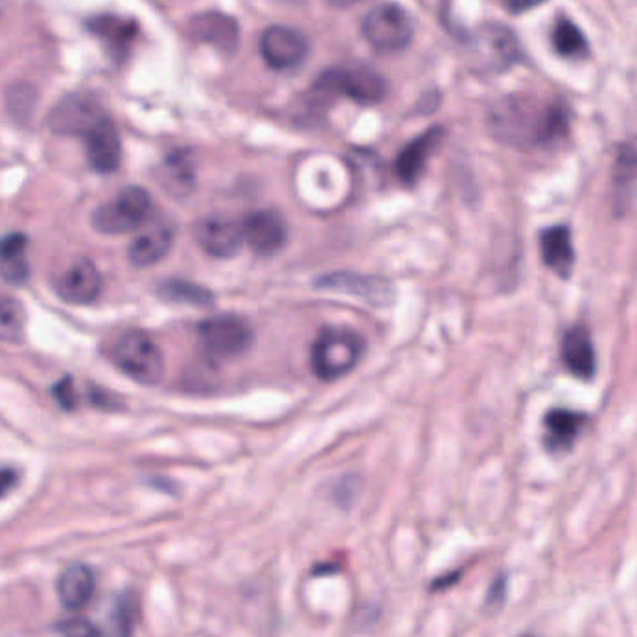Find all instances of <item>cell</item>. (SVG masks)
Instances as JSON below:
<instances>
[{"label":"cell","instance_id":"30","mask_svg":"<svg viewBox=\"0 0 637 637\" xmlns=\"http://www.w3.org/2000/svg\"><path fill=\"white\" fill-rule=\"evenodd\" d=\"M36 100H38V92H36L34 87L23 83V81L13 83L7 90L8 112L18 122H27L30 119V114L34 111Z\"/></svg>","mask_w":637,"mask_h":637},{"label":"cell","instance_id":"10","mask_svg":"<svg viewBox=\"0 0 637 637\" xmlns=\"http://www.w3.org/2000/svg\"><path fill=\"white\" fill-rule=\"evenodd\" d=\"M314 286L338 294L354 295L363 302L382 307L395 300V286L390 279L363 275L357 272H331L316 279Z\"/></svg>","mask_w":637,"mask_h":637},{"label":"cell","instance_id":"3","mask_svg":"<svg viewBox=\"0 0 637 637\" xmlns=\"http://www.w3.org/2000/svg\"><path fill=\"white\" fill-rule=\"evenodd\" d=\"M387 94V83L378 71L368 65L354 64L333 68L320 75L311 89V100L318 105L330 103L333 98H348L360 105H376Z\"/></svg>","mask_w":637,"mask_h":637},{"label":"cell","instance_id":"8","mask_svg":"<svg viewBox=\"0 0 637 637\" xmlns=\"http://www.w3.org/2000/svg\"><path fill=\"white\" fill-rule=\"evenodd\" d=\"M107 117L109 114L95 95L89 92H71L49 112L48 128L57 135L83 139Z\"/></svg>","mask_w":637,"mask_h":637},{"label":"cell","instance_id":"12","mask_svg":"<svg viewBox=\"0 0 637 637\" xmlns=\"http://www.w3.org/2000/svg\"><path fill=\"white\" fill-rule=\"evenodd\" d=\"M473 54L484 70L503 71L519 57V46L510 30L502 24H486L472 38Z\"/></svg>","mask_w":637,"mask_h":637},{"label":"cell","instance_id":"13","mask_svg":"<svg viewBox=\"0 0 637 637\" xmlns=\"http://www.w3.org/2000/svg\"><path fill=\"white\" fill-rule=\"evenodd\" d=\"M242 232L243 243L260 256H273L289 242V224L273 210H259L247 215L243 219Z\"/></svg>","mask_w":637,"mask_h":637},{"label":"cell","instance_id":"19","mask_svg":"<svg viewBox=\"0 0 637 637\" xmlns=\"http://www.w3.org/2000/svg\"><path fill=\"white\" fill-rule=\"evenodd\" d=\"M560 360L567 366V371L582 382H590L595 378V344L585 325L576 324L565 331L563 341H560Z\"/></svg>","mask_w":637,"mask_h":637},{"label":"cell","instance_id":"32","mask_svg":"<svg viewBox=\"0 0 637 637\" xmlns=\"http://www.w3.org/2000/svg\"><path fill=\"white\" fill-rule=\"evenodd\" d=\"M54 401L59 402L60 407H64L65 412H71L78 406V393H75V387H73V382H71L70 376L57 382L53 387Z\"/></svg>","mask_w":637,"mask_h":637},{"label":"cell","instance_id":"34","mask_svg":"<svg viewBox=\"0 0 637 637\" xmlns=\"http://www.w3.org/2000/svg\"><path fill=\"white\" fill-rule=\"evenodd\" d=\"M19 484V472L13 467H0V499L10 496Z\"/></svg>","mask_w":637,"mask_h":637},{"label":"cell","instance_id":"37","mask_svg":"<svg viewBox=\"0 0 637 637\" xmlns=\"http://www.w3.org/2000/svg\"><path fill=\"white\" fill-rule=\"evenodd\" d=\"M543 2L544 0H499V4L510 13L529 12L533 8L540 7Z\"/></svg>","mask_w":637,"mask_h":637},{"label":"cell","instance_id":"21","mask_svg":"<svg viewBox=\"0 0 637 637\" xmlns=\"http://www.w3.org/2000/svg\"><path fill=\"white\" fill-rule=\"evenodd\" d=\"M540 256L544 266L560 279H570L576 266L573 232L567 224H554L540 232Z\"/></svg>","mask_w":637,"mask_h":637},{"label":"cell","instance_id":"25","mask_svg":"<svg viewBox=\"0 0 637 637\" xmlns=\"http://www.w3.org/2000/svg\"><path fill=\"white\" fill-rule=\"evenodd\" d=\"M29 237L21 232H12L0 237V275L7 283H27L30 275L29 260H27Z\"/></svg>","mask_w":637,"mask_h":637},{"label":"cell","instance_id":"23","mask_svg":"<svg viewBox=\"0 0 637 637\" xmlns=\"http://www.w3.org/2000/svg\"><path fill=\"white\" fill-rule=\"evenodd\" d=\"M172 240H174V234L165 224L150 226L148 231L139 234L128 247V259H130L131 266H155L171 251Z\"/></svg>","mask_w":637,"mask_h":637},{"label":"cell","instance_id":"22","mask_svg":"<svg viewBox=\"0 0 637 637\" xmlns=\"http://www.w3.org/2000/svg\"><path fill=\"white\" fill-rule=\"evenodd\" d=\"M161 183L169 193L183 199L195 190L196 171L193 154L185 148L171 150L161 163Z\"/></svg>","mask_w":637,"mask_h":637},{"label":"cell","instance_id":"17","mask_svg":"<svg viewBox=\"0 0 637 637\" xmlns=\"http://www.w3.org/2000/svg\"><path fill=\"white\" fill-rule=\"evenodd\" d=\"M87 160L92 171L111 174L119 171L122 161V141L117 125L109 117L83 136Z\"/></svg>","mask_w":637,"mask_h":637},{"label":"cell","instance_id":"16","mask_svg":"<svg viewBox=\"0 0 637 637\" xmlns=\"http://www.w3.org/2000/svg\"><path fill=\"white\" fill-rule=\"evenodd\" d=\"M589 417L582 412H574L567 407H554L544 415V448L549 455H567L568 451L578 442L579 434L584 432Z\"/></svg>","mask_w":637,"mask_h":637},{"label":"cell","instance_id":"2","mask_svg":"<svg viewBox=\"0 0 637 637\" xmlns=\"http://www.w3.org/2000/svg\"><path fill=\"white\" fill-rule=\"evenodd\" d=\"M366 341L348 327H324L311 346V368L322 382H335L360 365Z\"/></svg>","mask_w":637,"mask_h":637},{"label":"cell","instance_id":"5","mask_svg":"<svg viewBox=\"0 0 637 637\" xmlns=\"http://www.w3.org/2000/svg\"><path fill=\"white\" fill-rule=\"evenodd\" d=\"M199 344L213 363L232 361L247 354L254 343L253 327L240 314H215L196 327Z\"/></svg>","mask_w":637,"mask_h":637},{"label":"cell","instance_id":"26","mask_svg":"<svg viewBox=\"0 0 637 637\" xmlns=\"http://www.w3.org/2000/svg\"><path fill=\"white\" fill-rule=\"evenodd\" d=\"M158 295L163 302L176 305H191V307H212L215 295L201 284L183 281V279H169L158 286Z\"/></svg>","mask_w":637,"mask_h":637},{"label":"cell","instance_id":"6","mask_svg":"<svg viewBox=\"0 0 637 637\" xmlns=\"http://www.w3.org/2000/svg\"><path fill=\"white\" fill-rule=\"evenodd\" d=\"M152 196L144 188L128 185L114 201L95 208L90 223L100 234L119 236L141 229L152 215Z\"/></svg>","mask_w":637,"mask_h":637},{"label":"cell","instance_id":"18","mask_svg":"<svg viewBox=\"0 0 637 637\" xmlns=\"http://www.w3.org/2000/svg\"><path fill=\"white\" fill-rule=\"evenodd\" d=\"M443 135H445V131L436 125L402 148L401 154L396 155L395 161L396 176L402 183L414 185V183L419 182L431 155L443 141Z\"/></svg>","mask_w":637,"mask_h":637},{"label":"cell","instance_id":"14","mask_svg":"<svg viewBox=\"0 0 637 637\" xmlns=\"http://www.w3.org/2000/svg\"><path fill=\"white\" fill-rule=\"evenodd\" d=\"M54 290L62 302L70 305H90L100 297L103 279L92 260L78 259L57 279Z\"/></svg>","mask_w":637,"mask_h":637},{"label":"cell","instance_id":"27","mask_svg":"<svg viewBox=\"0 0 637 637\" xmlns=\"http://www.w3.org/2000/svg\"><path fill=\"white\" fill-rule=\"evenodd\" d=\"M552 46H554L555 53L563 57V59L582 60L589 57L587 38L565 16H560L555 21L554 29H552Z\"/></svg>","mask_w":637,"mask_h":637},{"label":"cell","instance_id":"1","mask_svg":"<svg viewBox=\"0 0 637 637\" xmlns=\"http://www.w3.org/2000/svg\"><path fill=\"white\" fill-rule=\"evenodd\" d=\"M567 107L560 101L533 94H510L488 111V130L507 146L519 150L549 146L567 136Z\"/></svg>","mask_w":637,"mask_h":637},{"label":"cell","instance_id":"33","mask_svg":"<svg viewBox=\"0 0 637 637\" xmlns=\"http://www.w3.org/2000/svg\"><path fill=\"white\" fill-rule=\"evenodd\" d=\"M57 630L60 634H65V636H95V634H100L98 628H94V626L83 619L64 620V623H60L57 626Z\"/></svg>","mask_w":637,"mask_h":637},{"label":"cell","instance_id":"28","mask_svg":"<svg viewBox=\"0 0 637 637\" xmlns=\"http://www.w3.org/2000/svg\"><path fill=\"white\" fill-rule=\"evenodd\" d=\"M636 178V152L631 146H623L615 165V210L625 215L630 206Z\"/></svg>","mask_w":637,"mask_h":637},{"label":"cell","instance_id":"35","mask_svg":"<svg viewBox=\"0 0 637 637\" xmlns=\"http://www.w3.org/2000/svg\"><path fill=\"white\" fill-rule=\"evenodd\" d=\"M505 593H507V578L502 576L497 582H494L491 593L486 595V606L494 609L502 608L503 603H505Z\"/></svg>","mask_w":637,"mask_h":637},{"label":"cell","instance_id":"7","mask_svg":"<svg viewBox=\"0 0 637 637\" xmlns=\"http://www.w3.org/2000/svg\"><path fill=\"white\" fill-rule=\"evenodd\" d=\"M366 42L380 53H396L414 40V21L406 8L384 2L372 8L361 24Z\"/></svg>","mask_w":637,"mask_h":637},{"label":"cell","instance_id":"36","mask_svg":"<svg viewBox=\"0 0 637 637\" xmlns=\"http://www.w3.org/2000/svg\"><path fill=\"white\" fill-rule=\"evenodd\" d=\"M90 402L101 410H119L120 402L117 398H111L107 391L98 390V387H90L89 390Z\"/></svg>","mask_w":637,"mask_h":637},{"label":"cell","instance_id":"15","mask_svg":"<svg viewBox=\"0 0 637 637\" xmlns=\"http://www.w3.org/2000/svg\"><path fill=\"white\" fill-rule=\"evenodd\" d=\"M191 38L199 43H208L218 49L219 53H236L240 46V24L236 19L221 12H202L193 16L190 21Z\"/></svg>","mask_w":637,"mask_h":637},{"label":"cell","instance_id":"4","mask_svg":"<svg viewBox=\"0 0 637 637\" xmlns=\"http://www.w3.org/2000/svg\"><path fill=\"white\" fill-rule=\"evenodd\" d=\"M112 360L136 384H160L165 374V357L152 336L144 331H125L112 346Z\"/></svg>","mask_w":637,"mask_h":637},{"label":"cell","instance_id":"9","mask_svg":"<svg viewBox=\"0 0 637 637\" xmlns=\"http://www.w3.org/2000/svg\"><path fill=\"white\" fill-rule=\"evenodd\" d=\"M259 51L272 70H294L307 59L309 42L300 30L273 24L260 36Z\"/></svg>","mask_w":637,"mask_h":637},{"label":"cell","instance_id":"24","mask_svg":"<svg viewBox=\"0 0 637 637\" xmlns=\"http://www.w3.org/2000/svg\"><path fill=\"white\" fill-rule=\"evenodd\" d=\"M95 582L94 574L84 565H70L60 574L57 590H59L60 603L71 611L83 609L94 596Z\"/></svg>","mask_w":637,"mask_h":637},{"label":"cell","instance_id":"20","mask_svg":"<svg viewBox=\"0 0 637 637\" xmlns=\"http://www.w3.org/2000/svg\"><path fill=\"white\" fill-rule=\"evenodd\" d=\"M87 27L90 34H94L105 46L107 53L114 60H125L139 34V23L135 19L119 16H95L89 19Z\"/></svg>","mask_w":637,"mask_h":637},{"label":"cell","instance_id":"31","mask_svg":"<svg viewBox=\"0 0 637 637\" xmlns=\"http://www.w3.org/2000/svg\"><path fill=\"white\" fill-rule=\"evenodd\" d=\"M139 603L133 595H122L112 609V625L119 634H131L135 628Z\"/></svg>","mask_w":637,"mask_h":637},{"label":"cell","instance_id":"29","mask_svg":"<svg viewBox=\"0 0 637 637\" xmlns=\"http://www.w3.org/2000/svg\"><path fill=\"white\" fill-rule=\"evenodd\" d=\"M27 314L16 297L0 295V341L19 343L24 335Z\"/></svg>","mask_w":637,"mask_h":637},{"label":"cell","instance_id":"11","mask_svg":"<svg viewBox=\"0 0 637 637\" xmlns=\"http://www.w3.org/2000/svg\"><path fill=\"white\" fill-rule=\"evenodd\" d=\"M193 236L199 247L213 259H232L242 251V223L226 215H208L196 221Z\"/></svg>","mask_w":637,"mask_h":637},{"label":"cell","instance_id":"38","mask_svg":"<svg viewBox=\"0 0 637 637\" xmlns=\"http://www.w3.org/2000/svg\"><path fill=\"white\" fill-rule=\"evenodd\" d=\"M325 2L333 8H348L354 7V4H360L363 0H325Z\"/></svg>","mask_w":637,"mask_h":637}]
</instances>
